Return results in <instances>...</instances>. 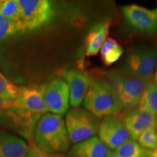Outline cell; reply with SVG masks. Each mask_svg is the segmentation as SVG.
I'll list each match as a JSON object with an SVG mask.
<instances>
[{
  "label": "cell",
  "instance_id": "1",
  "mask_svg": "<svg viewBox=\"0 0 157 157\" xmlns=\"http://www.w3.org/2000/svg\"><path fill=\"white\" fill-rule=\"evenodd\" d=\"M34 143L44 151L62 154L70 147L66 123L63 116L50 112L42 115L35 127Z\"/></svg>",
  "mask_w": 157,
  "mask_h": 157
},
{
  "label": "cell",
  "instance_id": "2",
  "mask_svg": "<svg viewBox=\"0 0 157 157\" xmlns=\"http://www.w3.org/2000/svg\"><path fill=\"white\" fill-rule=\"evenodd\" d=\"M83 105L84 109L99 119L117 116L123 110L112 86L103 78H92Z\"/></svg>",
  "mask_w": 157,
  "mask_h": 157
},
{
  "label": "cell",
  "instance_id": "3",
  "mask_svg": "<svg viewBox=\"0 0 157 157\" xmlns=\"http://www.w3.org/2000/svg\"><path fill=\"white\" fill-rule=\"evenodd\" d=\"M108 82L112 86L123 109L129 111L138 105L147 84L129 71H111Z\"/></svg>",
  "mask_w": 157,
  "mask_h": 157
},
{
  "label": "cell",
  "instance_id": "4",
  "mask_svg": "<svg viewBox=\"0 0 157 157\" xmlns=\"http://www.w3.org/2000/svg\"><path fill=\"white\" fill-rule=\"evenodd\" d=\"M38 119L23 112L14 103V100L0 97V127L12 129L32 142L31 138Z\"/></svg>",
  "mask_w": 157,
  "mask_h": 157
},
{
  "label": "cell",
  "instance_id": "5",
  "mask_svg": "<svg viewBox=\"0 0 157 157\" xmlns=\"http://www.w3.org/2000/svg\"><path fill=\"white\" fill-rule=\"evenodd\" d=\"M21 32L35 30L48 23L54 14L52 4L48 0H18Z\"/></svg>",
  "mask_w": 157,
  "mask_h": 157
},
{
  "label": "cell",
  "instance_id": "6",
  "mask_svg": "<svg viewBox=\"0 0 157 157\" xmlns=\"http://www.w3.org/2000/svg\"><path fill=\"white\" fill-rule=\"evenodd\" d=\"M70 142L77 144L95 136L99 129L100 119L82 108H74L65 119Z\"/></svg>",
  "mask_w": 157,
  "mask_h": 157
},
{
  "label": "cell",
  "instance_id": "7",
  "mask_svg": "<svg viewBox=\"0 0 157 157\" xmlns=\"http://www.w3.org/2000/svg\"><path fill=\"white\" fill-rule=\"evenodd\" d=\"M157 63V49L146 47L135 49L129 55L128 71L146 82L151 81Z\"/></svg>",
  "mask_w": 157,
  "mask_h": 157
},
{
  "label": "cell",
  "instance_id": "8",
  "mask_svg": "<svg viewBox=\"0 0 157 157\" xmlns=\"http://www.w3.org/2000/svg\"><path fill=\"white\" fill-rule=\"evenodd\" d=\"M43 93L44 86L20 88L17 96L14 99L15 105L23 112L39 120L42 115L49 112Z\"/></svg>",
  "mask_w": 157,
  "mask_h": 157
},
{
  "label": "cell",
  "instance_id": "9",
  "mask_svg": "<svg viewBox=\"0 0 157 157\" xmlns=\"http://www.w3.org/2000/svg\"><path fill=\"white\" fill-rule=\"evenodd\" d=\"M43 96L49 112L63 116L70 103L68 84L63 79L56 78L44 86Z\"/></svg>",
  "mask_w": 157,
  "mask_h": 157
},
{
  "label": "cell",
  "instance_id": "10",
  "mask_svg": "<svg viewBox=\"0 0 157 157\" xmlns=\"http://www.w3.org/2000/svg\"><path fill=\"white\" fill-rule=\"evenodd\" d=\"M98 135L100 140L112 151L119 148L130 137L121 119L117 116L103 118L100 124Z\"/></svg>",
  "mask_w": 157,
  "mask_h": 157
},
{
  "label": "cell",
  "instance_id": "11",
  "mask_svg": "<svg viewBox=\"0 0 157 157\" xmlns=\"http://www.w3.org/2000/svg\"><path fill=\"white\" fill-rule=\"evenodd\" d=\"M122 13L129 24L137 30L150 34L157 31V8L130 5L123 7Z\"/></svg>",
  "mask_w": 157,
  "mask_h": 157
},
{
  "label": "cell",
  "instance_id": "12",
  "mask_svg": "<svg viewBox=\"0 0 157 157\" xmlns=\"http://www.w3.org/2000/svg\"><path fill=\"white\" fill-rule=\"evenodd\" d=\"M62 76L69 89L71 105L74 108L78 107L83 103L91 77L87 73L76 69L65 71Z\"/></svg>",
  "mask_w": 157,
  "mask_h": 157
},
{
  "label": "cell",
  "instance_id": "13",
  "mask_svg": "<svg viewBox=\"0 0 157 157\" xmlns=\"http://www.w3.org/2000/svg\"><path fill=\"white\" fill-rule=\"evenodd\" d=\"M124 124L128 131L129 137L133 140H137L143 131L149 127H156V118L154 115L138 109L127 111L121 117Z\"/></svg>",
  "mask_w": 157,
  "mask_h": 157
},
{
  "label": "cell",
  "instance_id": "14",
  "mask_svg": "<svg viewBox=\"0 0 157 157\" xmlns=\"http://www.w3.org/2000/svg\"><path fill=\"white\" fill-rule=\"evenodd\" d=\"M68 157H113V151L99 137L94 136L75 144L68 153Z\"/></svg>",
  "mask_w": 157,
  "mask_h": 157
},
{
  "label": "cell",
  "instance_id": "15",
  "mask_svg": "<svg viewBox=\"0 0 157 157\" xmlns=\"http://www.w3.org/2000/svg\"><path fill=\"white\" fill-rule=\"evenodd\" d=\"M28 149L22 138L0 129V157H25Z\"/></svg>",
  "mask_w": 157,
  "mask_h": 157
},
{
  "label": "cell",
  "instance_id": "16",
  "mask_svg": "<svg viewBox=\"0 0 157 157\" xmlns=\"http://www.w3.org/2000/svg\"><path fill=\"white\" fill-rule=\"evenodd\" d=\"M109 23H100L90 31L85 39V53L87 56H96L106 40L109 34Z\"/></svg>",
  "mask_w": 157,
  "mask_h": 157
},
{
  "label": "cell",
  "instance_id": "17",
  "mask_svg": "<svg viewBox=\"0 0 157 157\" xmlns=\"http://www.w3.org/2000/svg\"><path fill=\"white\" fill-rule=\"evenodd\" d=\"M138 109L151 114H157V86L154 82L147 84L138 104Z\"/></svg>",
  "mask_w": 157,
  "mask_h": 157
},
{
  "label": "cell",
  "instance_id": "18",
  "mask_svg": "<svg viewBox=\"0 0 157 157\" xmlns=\"http://www.w3.org/2000/svg\"><path fill=\"white\" fill-rule=\"evenodd\" d=\"M153 151L143 148L135 140H129L113 151V157H151Z\"/></svg>",
  "mask_w": 157,
  "mask_h": 157
},
{
  "label": "cell",
  "instance_id": "19",
  "mask_svg": "<svg viewBox=\"0 0 157 157\" xmlns=\"http://www.w3.org/2000/svg\"><path fill=\"white\" fill-rule=\"evenodd\" d=\"M102 61L106 66H110L120 58L123 49L115 39L107 38L100 50Z\"/></svg>",
  "mask_w": 157,
  "mask_h": 157
},
{
  "label": "cell",
  "instance_id": "20",
  "mask_svg": "<svg viewBox=\"0 0 157 157\" xmlns=\"http://www.w3.org/2000/svg\"><path fill=\"white\" fill-rule=\"evenodd\" d=\"M139 145L149 151L157 149V132L155 127H149L141 133L138 139Z\"/></svg>",
  "mask_w": 157,
  "mask_h": 157
},
{
  "label": "cell",
  "instance_id": "21",
  "mask_svg": "<svg viewBox=\"0 0 157 157\" xmlns=\"http://www.w3.org/2000/svg\"><path fill=\"white\" fill-rule=\"evenodd\" d=\"M0 15L17 22L19 17L18 0H0Z\"/></svg>",
  "mask_w": 157,
  "mask_h": 157
},
{
  "label": "cell",
  "instance_id": "22",
  "mask_svg": "<svg viewBox=\"0 0 157 157\" xmlns=\"http://www.w3.org/2000/svg\"><path fill=\"white\" fill-rule=\"evenodd\" d=\"M21 32L16 21L0 15V41Z\"/></svg>",
  "mask_w": 157,
  "mask_h": 157
},
{
  "label": "cell",
  "instance_id": "23",
  "mask_svg": "<svg viewBox=\"0 0 157 157\" xmlns=\"http://www.w3.org/2000/svg\"><path fill=\"white\" fill-rule=\"evenodd\" d=\"M20 88L0 73V97L8 100H14L18 94Z\"/></svg>",
  "mask_w": 157,
  "mask_h": 157
},
{
  "label": "cell",
  "instance_id": "24",
  "mask_svg": "<svg viewBox=\"0 0 157 157\" xmlns=\"http://www.w3.org/2000/svg\"><path fill=\"white\" fill-rule=\"evenodd\" d=\"M25 157H68L63 154H52L44 151L36 146L34 142H30Z\"/></svg>",
  "mask_w": 157,
  "mask_h": 157
},
{
  "label": "cell",
  "instance_id": "25",
  "mask_svg": "<svg viewBox=\"0 0 157 157\" xmlns=\"http://www.w3.org/2000/svg\"><path fill=\"white\" fill-rule=\"evenodd\" d=\"M151 157H157V149H156V150H154V151H153Z\"/></svg>",
  "mask_w": 157,
  "mask_h": 157
},
{
  "label": "cell",
  "instance_id": "26",
  "mask_svg": "<svg viewBox=\"0 0 157 157\" xmlns=\"http://www.w3.org/2000/svg\"><path fill=\"white\" fill-rule=\"evenodd\" d=\"M154 83L156 84L157 86V68H156V74H155V78H154Z\"/></svg>",
  "mask_w": 157,
  "mask_h": 157
},
{
  "label": "cell",
  "instance_id": "27",
  "mask_svg": "<svg viewBox=\"0 0 157 157\" xmlns=\"http://www.w3.org/2000/svg\"><path fill=\"white\" fill-rule=\"evenodd\" d=\"M156 122H157V118H156Z\"/></svg>",
  "mask_w": 157,
  "mask_h": 157
}]
</instances>
